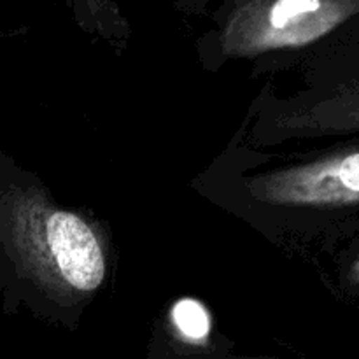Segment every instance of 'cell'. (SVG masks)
I'll use <instances>...</instances> for the list:
<instances>
[{
	"label": "cell",
	"instance_id": "obj_3",
	"mask_svg": "<svg viewBox=\"0 0 359 359\" xmlns=\"http://www.w3.org/2000/svg\"><path fill=\"white\" fill-rule=\"evenodd\" d=\"M319 177L335 179L347 191L359 193V153L344 158L335 167L326 168L323 172V175H319Z\"/></svg>",
	"mask_w": 359,
	"mask_h": 359
},
{
	"label": "cell",
	"instance_id": "obj_1",
	"mask_svg": "<svg viewBox=\"0 0 359 359\" xmlns=\"http://www.w3.org/2000/svg\"><path fill=\"white\" fill-rule=\"evenodd\" d=\"M172 318H174L179 332L191 340L205 339L210 330V319L207 311L198 302L189 300V298L175 304Z\"/></svg>",
	"mask_w": 359,
	"mask_h": 359
},
{
	"label": "cell",
	"instance_id": "obj_2",
	"mask_svg": "<svg viewBox=\"0 0 359 359\" xmlns=\"http://www.w3.org/2000/svg\"><path fill=\"white\" fill-rule=\"evenodd\" d=\"M321 7V0H277L270 11V27L276 32L286 30L293 25L294 20L304 14L316 13Z\"/></svg>",
	"mask_w": 359,
	"mask_h": 359
}]
</instances>
